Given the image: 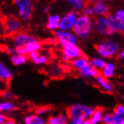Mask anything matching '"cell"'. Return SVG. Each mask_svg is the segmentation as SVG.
<instances>
[{"label":"cell","instance_id":"cell-7","mask_svg":"<svg viewBox=\"0 0 124 124\" xmlns=\"http://www.w3.org/2000/svg\"><path fill=\"white\" fill-rule=\"evenodd\" d=\"M78 16V12L74 10L70 11L64 14L63 16L61 17L59 29L65 31H72Z\"/></svg>","mask_w":124,"mask_h":124},{"label":"cell","instance_id":"cell-27","mask_svg":"<svg viewBox=\"0 0 124 124\" xmlns=\"http://www.w3.org/2000/svg\"><path fill=\"white\" fill-rule=\"evenodd\" d=\"M66 1L71 5L73 10L77 12L82 11L84 7L87 5L86 0H66Z\"/></svg>","mask_w":124,"mask_h":124},{"label":"cell","instance_id":"cell-43","mask_svg":"<svg viewBox=\"0 0 124 124\" xmlns=\"http://www.w3.org/2000/svg\"><path fill=\"white\" fill-rule=\"evenodd\" d=\"M2 50H3V49H2V47L1 45H0V54H1V53L2 52Z\"/></svg>","mask_w":124,"mask_h":124},{"label":"cell","instance_id":"cell-26","mask_svg":"<svg viewBox=\"0 0 124 124\" xmlns=\"http://www.w3.org/2000/svg\"><path fill=\"white\" fill-rule=\"evenodd\" d=\"M16 109L15 105L11 101H2L0 102V113L12 112Z\"/></svg>","mask_w":124,"mask_h":124},{"label":"cell","instance_id":"cell-21","mask_svg":"<svg viewBox=\"0 0 124 124\" xmlns=\"http://www.w3.org/2000/svg\"><path fill=\"white\" fill-rule=\"evenodd\" d=\"M23 121L25 124H45L46 123L45 118L37 114L25 116Z\"/></svg>","mask_w":124,"mask_h":124},{"label":"cell","instance_id":"cell-38","mask_svg":"<svg viewBox=\"0 0 124 124\" xmlns=\"http://www.w3.org/2000/svg\"><path fill=\"white\" fill-rule=\"evenodd\" d=\"M8 118L5 113H0V124H6Z\"/></svg>","mask_w":124,"mask_h":124},{"label":"cell","instance_id":"cell-40","mask_svg":"<svg viewBox=\"0 0 124 124\" xmlns=\"http://www.w3.org/2000/svg\"><path fill=\"white\" fill-rule=\"evenodd\" d=\"M50 10H51V8H50L49 6H46L45 8H44V11H45V13H46V14L49 13L50 12Z\"/></svg>","mask_w":124,"mask_h":124},{"label":"cell","instance_id":"cell-2","mask_svg":"<svg viewBox=\"0 0 124 124\" xmlns=\"http://www.w3.org/2000/svg\"><path fill=\"white\" fill-rule=\"evenodd\" d=\"M72 31L78 39H85L89 37L93 32L92 17L82 14H78Z\"/></svg>","mask_w":124,"mask_h":124},{"label":"cell","instance_id":"cell-32","mask_svg":"<svg viewBox=\"0 0 124 124\" xmlns=\"http://www.w3.org/2000/svg\"><path fill=\"white\" fill-rule=\"evenodd\" d=\"M8 89V82L0 77V95H2L4 91Z\"/></svg>","mask_w":124,"mask_h":124},{"label":"cell","instance_id":"cell-22","mask_svg":"<svg viewBox=\"0 0 124 124\" xmlns=\"http://www.w3.org/2000/svg\"><path fill=\"white\" fill-rule=\"evenodd\" d=\"M14 77V73L5 63L0 61V77L6 81H10Z\"/></svg>","mask_w":124,"mask_h":124},{"label":"cell","instance_id":"cell-17","mask_svg":"<svg viewBox=\"0 0 124 124\" xmlns=\"http://www.w3.org/2000/svg\"><path fill=\"white\" fill-rule=\"evenodd\" d=\"M70 65H71V67L73 69L78 72V71H80L85 66L90 65V59H87L85 56L82 55L80 57L73 59L70 62Z\"/></svg>","mask_w":124,"mask_h":124},{"label":"cell","instance_id":"cell-14","mask_svg":"<svg viewBox=\"0 0 124 124\" xmlns=\"http://www.w3.org/2000/svg\"><path fill=\"white\" fill-rule=\"evenodd\" d=\"M116 70H117L116 64L112 61H108L106 62L105 66L100 71V73L105 78L111 79L114 77L115 74H116Z\"/></svg>","mask_w":124,"mask_h":124},{"label":"cell","instance_id":"cell-15","mask_svg":"<svg viewBox=\"0 0 124 124\" xmlns=\"http://www.w3.org/2000/svg\"><path fill=\"white\" fill-rule=\"evenodd\" d=\"M100 74L99 71H97L96 68H94L91 65H88L78 71V75L82 78L85 80H91L94 79L97 75Z\"/></svg>","mask_w":124,"mask_h":124},{"label":"cell","instance_id":"cell-25","mask_svg":"<svg viewBox=\"0 0 124 124\" xmlns=\"http://www.w3.org/2000/svg\"><path fill=\"white\" fill-rule=\"evenodd\" d=\"M106 59L100 57H93L90 59V65L93 66L94 68H96L97 71H100L103 68V67L105 66L106 63Z\"/></svg>","mask_w":124,"mask_h":124},{"label":"cell","instance_id":"cell-1","mask_svg":"<svg viewBox=\"0 0 124 124\" xmlns=\"http://www.w3.org/2000/svg\"><path fill=\"white\" fill-rule=\"evenodd\" d=\"M94 108L82 103H75L67 110L70 124H89V119Z\"/></svg>","mask_w":124,"mask_h":124},{"label":"cell","instance_id":"cell-39","mask_svg":"<svg viewBox=\"0 0 124 124\" xmlns=\"http://www.w3.org/2000/svg\"><path fill=\"white\" fill-rule=\"evenodd\" d=\"M117 57H118V58L120 60H122V61L124 62V50H120V52L118 53V54H117Z\"/></svg>","mask_w":124,"mask_h":124},{"label":"cell","instance_id":"cell-16","mask_svg":"<svg viewBox=\"0 0 124 124\" xmlns=\"http://www.w3.org/2000/svg\"><path fill=\"white\" fill-rule=\"evenodd\" d=\"M61 16L58 14H49L47 17L46 20V29L49 31L55 32L59 29V24H60Z\"/></svg>","mask_w":124,"mask_h":124},{"label":"cell","instance_id":"cell-4","mask_svg":"<svg viewBox=\"0 0 124 124\" xmlns=\"http://www.w3.org/2000/svg\"><path fill=\"white\" fill-rule=\"evenodd\" d=\"M93 32L102 37H111L115 32L109 24L107 16H97L93 20Z\"/></svg>","mask_w":124,"mask_h":124},{"label":"cell","instance_id":"cell-6","mask_svg":"<svg viewBox=\"0 0 124 124\" xmlns=\"http://www.w3.org/2000/svg\"><path fill=\"white\" fill-rule=\"evenodd\" d=\"M62 60L65 63H70L73 59L83 55L82 50L78 44L67 43L61 46Z\"/></svg>","mask_w":124,"mask_h":124},{"label":"cell","instance_id":"cell-29","mask_svg":"<svg viewBox=\"0 0 124 124\" xmlns=\"http://www.w3.org/2000/svg\"><path fill=\"white\" fill-rule=\"evenodd\" d=\"M82 14H85L86 16H88L90 17H95L94 15V12H93V7L91 4H87L84 8L82 10Z\"/></svg>","mask_w":124,"mask_h":124},{"label":"cell","instance_id":"cell-13","mask_svg":"<svg viewBox=\"0 0 124 124\" xmlns=\"http://www.w3.org/2000/svg\"><path fill=\"white\" fill-rule=\"evenodd\" d=\"M109 24L111 28L116 32V33L123 34L124 33V25L123 23L117 18L114 13H109L107 15Z\"/></svg>","mask_w":124,"mask_h":124},{"label":"cell","instance_id":"cell-11","mask_svg":"<svg viewBox=\"0 0 124 124\" xmlns=\"http://www.w3.org/2000/svg\"><path fill=\"white\" fill-rule=\"evenodd\" d=\"M5 29L8 34L14 35L20 31L22 28V23L20 19L14 17H8L5 21Z\"/></svg>","mask_w":124,"mask_h":124},{"label":"cell","instance_id":"cell-19","mask_svg":"<svg viewBox=\"0 0 124 124\" xmlns=\"http://www.w3.org/2000/svg\"><path fill=\"white\" fill-rule=\"evenodd\" d=\"M25 48L29 54L32 52H38L42 48V43L36 38L32 36L30 41L25 45Z\"/></svg>","mask_w":124,"mask_h":124},{"label":"cell","instance_id":"cell-24","mask_svg":"<svg viewBox=\"0 0 124 124\" xmlns=\"http://www.w3.org/2000/svg\"><path fill=\"white\" fill-rule=\"evenodd\" d=\"M11 62L14 66H20L26 63L27 57L26 55L15 54L11 56Z\"/></svg>","mask_w":124,"mask_h":124},{"label":"cell","instance_id":"cell-36","mask_svg":"<svg viewBox=\"0 0 124 124\" xmlns=\"http://www.w3.org/2000/svg\"><path fill=\"white\" fill-rule=\"evenodd\" d=\"M5 52L7 53L8 54H9L11 56L13 55V54H16V49L14 47H13V46H11V47H6L5 48Z\"/></svg>","mask_w":124,"mask_h":124},{"label":"cell","instance_id":"cell-10","mask_svg":"<svg viewBox=\"0 0 124 124\" xmlns=\"http://www.w3.org/2000/svg\"><path fill=\"white\" fill-rule=\"evenodd\" d=\"M32 35H30L24 32H18L13 35L11 38V44L12 46L15 48H18L20 47H25L30 39L31 38Z\"/></svg>","mask_w":124,"mask_h":124},{"label":"cell","instance_id":"cell-12","mask_svg":"<svg viewBox=\"0 0 124 124\" xmlns=\"http://www.w3.org/2000/svg\"><path fill=\"white\" fill-rule=\"evenodd\" d=\"M94 80L96 83V85L99 86L102 91L108 93H112L114 92L113 85L109 82L108 79L105 78V77L99 74L94 78Z\"/></svg>","mask_w":124,"mask_h":124},{"label":"cell","instance_id":"cell-33","mask_svg":"<svg viewBox=\"0 0 124 124\" xmlns=\"http://www.w3.org/2000/svg\"><path fill=\"white\" fill-rule=\"evenodd\" d=\"M114 14L124 25V8H118L115 11Z\"/></svg>","mask_w":124,"mask_h":124},{"label":"cell","instance_id":"cell-35","mask_svg":"<svg viewBox=\"0 0 124 124\" xmlns=\"http://www.w3.org/2000/svg\"><path fill=\"white\" fill-rule=\"evenodd\" d=\"M46 123L49 124H60L58 116H50L46 120Z\"/></svg>","mask_w":124,"mask_h":124},{"label":"cell","instance_id":"cell-37","mask_svg":"<svg viewBox=\"0 0 124 124\" xmlns=\"http://www.w3.org/2000/svg\"><path fill=\"white\" fill-rule=\"evenodd\" d=\"M16 54H23V55H27V54H29L25 47H20V48H16Z\"/></svg>","mask_w":124,"mask_h":124},{"label":"cell","instance_id":"cell-31","mask_svg":"<svg viewBox=\"0 0 124 124\" xmlns=\"http://www.w3.org/2000/svg\"><path fill=\"white\" fill-rule=\"evenodd\" d=\"M2 96L3 97V99L5 100H8V101H11L14 98V94L13 93L12 91L9 90H6L5 91L3 92V93L2 94Z\"/></svg>","mask_w":124,"mask_h":124},{"label":"cell","instance_id":"cell-8","mask_svg":"<svg viewBox=\"0 0 124 124\" xmlns=\"http://www.w3.org/2000/svg\"><path fill=\"white\" fill-rule=\"evenodd\" d=\"M55 37L61 47L67 43L78 44V39L73 31H65L58 29L55 31Z\"/></svg>","mask_w":124,"mask_h":124},{"label":"cell","instance_id":"cell-28","mask_svg":"<svg viewBox=\"0 0 124 124\" xmlns=\"http://www.w3.org/2000/svg\"><path fill=\"white\" fill-rule=\"evenodd\" d=\"M102 123L103 124H116V122L114 120V116L112 113L109 112H104L102 119Z\"/></svg>","mask_w":124,"mask_h":124},{"label":"cell","instance_id":"cell-9","mask_svg":"<svg viewBox=\"0 0 124 124\" xmlns=\"http://www.w3.org/2000/svg\"><path fill=\"white\" fill-rule=\"evenodd\" d=\"M90 4L92 5L95 17L107 16L110 11V7L107 2L101 0H90Z\"/></svg>","mask_w":124,"mask_h":124},{"label":"cell","instance_id":"cell-3","mask_svg":"<svg viewBox=\"0 0 124 124\" xmlns=\"http://www.w3.org/2000/svg\"><path fill=\"white\" fill-rule=\"evenodd\" d=\"M95 49L100 57L105 59H110L117 56L120 52V45L116 41L105 38L97 44Z\"/></svg>","mask_w":124,"mask_h":124},{"label":"cell","instance_id":"cell-20","mask_svg":"<svg viewBox=\"0 0 124 124\" xmlns=\"http://www.w3.org/2000/svg\"><path fill=\"white\" fill-rule=\"evenodd\" d=\"M116 124H124V105H117L111 112Z\"/></svg>","mask_w":124,"mask_h":124},{"label":"cell","instance_id":"cell-42","mask_svg":"<svg viewBox=\"0 0 124 124\" xmlns=\"http://www.w3.org/2000/svg\"><path fill=\"white\" fill-rule=\"evenodd\" d=\"M101 1H103V2H105L108 3V2H112L113 0H101Z\"/></svg>","mask_w":124,"mask_h":124},{"label":"cell","instance_id":"cell-34","mask_svg":"<svg viewBox=\"0 0 124 124\" xmlns=\"http://www.w3.org/2000/svg\"><path fill=\"white\" fill-rule=\"evenodd\" d=\"M51 111V109L48 108H38L36 110V114L40 116H43L44 114H46V113H49Z\"/></svg>","mask_w":124,"mask_h":124},{"label":"cell","instance_id":"cell-5","mask_svg":"<svg viewBox=\"0 0 124 124\" xmlns=\"http://www.w3.org/2000/svg\"><path fill=\"white\" fill-rule=\"evenodd\" d=\"M18 10L19 17L23 21H29L33 14V4L31 0H13Z\"/></svg>","mask_w":124,"mask_h":124},{"label":"cell","instance_id":"cell-41","mask_svg":"<svg viewBox=\"0 0 124 124\" xmlns=\"http://www.w3.org/2000/svg\"><path fill=\"white\" fill-rule=\"evenodd\" d=\"M14 123H15L14 120H11V119H8V121H7V123H6V124H14Z\"/></svg>","mask_w":124,"mask_h":124},{"label":"cell","instance_id":"cell-23","mask_svg":"<svg viewBox=\"0 0 124 124\" xmlns=\"http://www.w3.org/2000/svg\"><path fill=\"white\" fill-rule=\"evenodd\" d=\"M104 111L101 108H94L93 114L88 119L89 124H99L102 123V119L103 116Z\"/></svg>","mask_w":124,"mask_h":124},{"label":"cell","instance_id":"cell-30","mask_svg":"<svg viewBox=\"0 0 124 124\" xmlns=\"http://www.w3.org/2000/svg\"><path fill=\"white\" fill-rule=\"evenodd\" d=\"M58 117L59 120V123L60 124H67L69 123L70 118L67 113H61L58 115Z\"/></svg>","mask_w":124,"mask_h":124},{"label":"cell","instance_id":"cell-18","mask_svg":"<svg viewBox=\"0 0 124 124\" xmlns=\"http://www.w3.org/2000/svg\"><path fill=\"white\" fill-rule=\"evenodd\" d=\"M29 55V59L33 63L36 65H45L49 62V58L46 55L40 54L38 52H32Z\"/></svg>","mask_w":124,"mask_h":124}]
</instances>
